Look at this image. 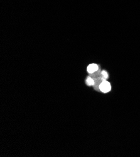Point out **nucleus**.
Masks as SVG:
<instances>
[{
	"label": "nucleus",
	"mask_w": 140,
	"mask_h": 157,
	"mask_svg": "<svg viewBox=\"0 0 140 157\" xmlns=\"http://www.w3.org/2000/svg\"><path fill=\"white\" fill-rule=\"evenodd\" d=\"M98 66L96 64H90L87 67V71L89 73H93L98 70Z\"/></svg>",
	"instance_id": "obj_2"
},
{
	"label": "nucleus",
	"mask_w": 140,
	"mask_h": 157,
	"mask_svg": "<svg viewBox=\"0 0 140 157\" xmlns=\"http://www.w3.org/2000/svg\"><path fill=\"white\" fill-rule=\"evenodd\" d=\"M111 85H110V83H109L108 82H107V81H103L101 83V85H100V86H99V89H100V90L101 91H102V92H104V93H107V92H109L110 91V90H111Z\"/></svg>",
	"instance_id": "obj_1"
},
{
	"label": "nucleus",
	"mask_w": 140,
	"mask_h": 157,
	"mask_svg": "<svg viewBox=\"0 0 140 157\" xmlns=\"http://www.w3.org/2000/svg\"><path fill=\"white\" fill-rule=\"evenodd\" d=\"M101 74H102V77H103V79L105 80L106 79H107V78H108V73L106 71H102V73H101Z\"/></svg>",
	"instance_id": "obj_4"
},
{
	"label": "nucleus",
	"mask_w": 140,
	"mask_h": 157,
	"mask_svg": "<svg viewBox=\"0 0 140 157\" xmlns=\"http://www.w3.org/2000/svg\"><path fill=\"white\" fill-rule=\"evenodd\" d=\"M86 83L88 85L91 86V85H94L95 83H94V80L92 79V78H91L90 77H88L87 80H86Z\"/></svg>",
	"instance_id": "obj_3"
}]
</instances>
